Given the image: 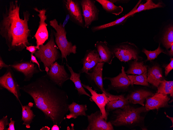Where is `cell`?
<instances>
[{"instance_id":"d4e9b609","label":"cell","mask_w":173,"mask_h":130,"mask_svg":"<svg viewBox=\"0 0 173 130\" xmlns=\"http://www.w3.org/2000/svg\"><path fill=\"white\" fill-rule=\"evenodd\" d=\"M86 105L79 104L75 102L69 104L68 106L70 113L66 115V118L68 119L72 118L75 119L79 116H86L85 112L87 110Z\"/></svg>"},{"instance_id":"4dcf8cb0","label":"cell","mask_w":173,"mask_h":130,"mask_svg":"<svg viewBox=\"0 0 173 130\" xmlns=\"http://www.w3.org/2000/svg\"><path fill=\"white\" fill-rule=\"evenodd\" d=\"M147 71L140 75H127L131 82V85H140L149 87V83L147 80Z\"/></svg>"},{"instance_id":"7c38bea8","label":"cell","mask_w":173,"mask_h":130,"mask_svg":"<svg viewBox=\"0 0 173 130\" xmlns=\"http://www.w3.org/2000/svg\"><path fill=\"white\" fill-rule=\"evenodd\" d=\"M87 118L88 125L85 130H114L111 122H107L102 117L100 110L88 115Z\"/></svg>"},{"instance_id":"8992f818","label":"cell","mask_w":173,"mask_h":130,"mask_svg":"<svg viewBox=\"0 0 173 130\" xmlns=\"http://www.w3.org/2000/svg\"><path fill=\"white\" fill-rule=\"evenodd\" d=\"M119 60L125 63L132 60H138L142 58L139 56V50L134 44L127 42L119 43L110 48Z\"/></svg>"},{"instance_id":"d6986e66","label":"cell","mask_w":173,"mask_h":130,"mask_svg":"<svg viewBox=\"0 0 173 130\" xmlns=\"http://www.w3.org/2000/svg\"><path fill=\"white\" fill-rule=\"evenodd\" d=\"M95 46L100 58L101 62L111 64L115 56L107 42L105 40L98 41L95 44Z\"/></svg>"},{"instance_id":"ee69618b","label":"cell","mask_w":173,"mask_h":130,"mask_svg":"<svg viewBox=\"0 0 173 130\" xmlns=\"http://www.w3.org/2000/svg\"><path fill=\"white\" fill-rule=\"evenodd\" d=\"M59 126L57 125L54 124L51 128V130H59Z\"/></svg>"},{"instance_id":"836d02e7","label":"cell","mask_w":173,"mask_h":130,"mask_svg":"<svg viewBox=\"0 0 173 130\" xmlns=\"http://www.w3.org/2000/svg\"><path fill=\"white\" fill-rule=\"evenodd\" d=\"M9 123L7 115L3 116L0 119V130H7L6 126Z\"/></svg>"},{"instance_id":"ab89813d","label":"cell","mask_w":173,"mask_h":130,"mask_svg":"<svg viewBox=\"0 0 173 130\" xmlns=\"http://www.w3.org/2000/svg\"><path fill=\"white\" fill-rule=\"evenodd\" d=\"M66 13V18L64 20L62 24V26L63 28H65V26L67 24L68 21L69 20H70V17L69 14L67 13Z\"/></svg>"},{"instance_id":"5bb4252c","label":"cell","mask_w":173,"mask_h":130,"mask_svg":"<svg viewBox=\"0 0 173 130\" xmlns=\"http://www.w3.org/2000/svg\"><path fill=\"white\" fill-rule=\"evenodd\" d=\"M10 65L12 68L23 74L25 81H30L34 74L41 71L37 69L35 64L31 61L21 60L16 61Z\"/></svg>"},{"instance_id":"e575fe53","label":"cell","mask_w":173,"mask_h":130,"mask_svg":"<svg viewBox=\"0 0 173 130\" xmlns=\"http://www.w3.org/2000/svg\"><path fill=\"white\" fill-rule=\"evenodd\" d=\"M170 63L165 68V75L167 77L170 72L173 69V58H171Z\"/></svg>"},{"instance_id":"cb8c5ba5","label":"cell","mask_w":173,"mask_h":130,"mask_svg":"<svg viewBox=\"0 0 173 130\" xmlns=\"http://www.w3.org/2000/svg\"><path fill=\"white\" fill-rule=\"evenodd\" d=\"M34 105L33 103L30 102L26 105L21 106L22 116L21 121H23V125H25L27 128H30V125L35 116L33 111L31 110V108Z\"/></svg>"},{"instance_id":"7402d4cb","label":"cell","mask_w":173,"mask_h":130,"mask_svg":"<svg viewBox=\"0 0 173 130\" xmlns=\"http://www.w3.org/2000/svg\"><path fill=\"white\" fill-rule=\"evenodd\" d=\"M164 79L162 69L159 65H155L148 67L147 80L149 83L157 88L161 81Z\"/></svg>"},{"instance_id":"30bf717a","label":"cell","mask_w":173,"mask_h":130,"mask_svg":"<svg viewBox=\"0 0 173 130\" xmlns=\"http://www.w3.org/2000/svg\"><path fill=\"white\" fill-rule=\"evenodd\" d=\"M46 74L51 81L62 88L64 83L70 79V77L64 65L59 64L56 61L51 65Z\"/></svg>"},{"instance_id":"ffe728a7","label":"cell","mask_w":173,"mask_h":130,"mask_svg":"<svg viewBox=\"0 0 173 130\" xmlns=\"http://www.w3.org/2000/svg\"><path fill=\"white\" fill-rule=\"evenodd\" d=\"M105 63H98L96 66L86 74L89 78L92 81L101 91L105 93L106 90L104 87L102 71Z\"/></svg>"},{"instance_id":"83f0119b","label":"cell","mask_w":173,"mask_h":130,"mask_svg":"<svg viewBox=\"0 0 173 130\" xmlns=\"http://www.w3.org/2000/svg\"><path fill=\"white\" fill-rule=\"evenodd\" d=\"M161 38V42L167 49L171 48L173 45V25L172 23L166 26L163 31Z\"/></svg>"},{"instance_id":"ac0fdd59","label":"cell","mask_w":173,"mask_h":130,"mask_svg":"<svg viewBox=\"0 0 173 130\" xmlns=\"http://www.w3.org/2000/svg\"><path fill=\"white\" fill-rule=\"evenodd\" d=\"M154 94L153 92L141 88L131 92L126 98L130 103L134 104H139L144 106L146 99L152 96Z\"/></svg>"},{"instance_id":"b9f144b4","label":"cell","mask_w":173,"mask_h":130,"mask_svg":"<svg viewBox=\"0 0 173 130\" xmlns=\"http://www.w3.org/2000/svg\"><path fill=\"white\" fill-rule=\"evenodd\" d=\"M166 54L169 55L171 57L173 56V45L171 47V49L170 51H168L167 52H166Z\"/></svg>"},{"instance_id":"1f68e13d","label":"cell","mask_w":173,"mask_h":130,"mask_svg":"<svg viewBox=\"0 0 173 130\" xmlns=\"http://www.w3.org/2000/svg\"><path fill=\"white\" fill-rule=\"evenodd\" d=\"M157 92L164 95L169 94L173 98V81H168L165 79L162 81L157 87Z\"/></svg>"},{"instance_id":"d6a6232c","label":"cell","mask_w":173,"mask_h":130,"mask_svg":"<svg viewBox=\"0 0 173 130\" xmlns=\"http://www.w3.org/2000/svg\"><path fill=\"white\" fill-rule=\"evenodd\" d=\"M142 52L144 53L147 57V60H151L157 58L161 53H163L166 54L165 52L160 46L159 44L157 48L153 51H148L145 48L143 49Z\"/></svg>"},{"instance_id":"4fadbf2b","label":"cell","mask_w":173,"mask_h":130,"mask_svg":"<svg viewBox=\"0 0 173 130\" xmlns=\"http://www.w3.org/2000/svg\"><path fill=\"white\" fill-rule=\"evenodd\" d=\"M170 99V98L168 95L157 92L153 96L146 99L145 106L148 112L154 110L158 111L161 108L172 107L173 105L168 104Z\"/></svg>"},{"instance_id":"7bdbcfd3","label":"cell","mask_w":173,"mask_h":130,"mask_svg":"<svg viewBox=\"0 0 173 130\" xmlns=\"http://www.w3.org/2000/svg\"><path fill=\"white\" fill-rule=\"evenodd\" d=\"M164 114L166 115V117L168 118L171 121L172 123V125L171 126H170V128L171 127H173V118L172 117H171L169 116L167 114L166 112L165 111L164 112Z\"/></svg>"},{"instance_id":"52a82bcc","label":"cell","mask_w":173,"mask_h":130,"mask_svg":"<svg viewBox=\"0 0 173 130\" xmlns=\"http://www.w3.org/2000/svg\"><path fill=\"white\" fill-rule=\"evenodd\" d=\"M6 89L13 94L21 106L23 105L19 99L21 95L20 87L11 67L6 68L5 73L0 77V89Z\"/></svg>"},{"instance_id":"6da1fadb","label":"cell","mask_w":173,"mask_h":130,"mask_svg":"<svg viewBox=\"0 0 173 130\" xmlns=\"http://www.w3.org/2000/svg\"><path fill=\"white\" fill-rule=\"evenodd\" d=\"M20 89L32 98L34 107L41 111L45 119L53 125L59 126L66 118L69 104L67 94L46 74L20 87Z\"/></svg>"},{"instance_id":"e0dca14e","label":"cell","mask_w":173,"mask_h":130,"mask_svg":"<svg viewBox=\"0 0 173 130\" xmlns=\"http://www.w3.org/2000/svg\"><path fill=\"white\" fill-rule=\"evenodd\" d=\"M82 61L83 66L79 71L80 73H87L98 63H101L100 58L96 50H87Z\"/></svg>"},{"instance_id":"9a60e30c","label":"cell","mask_w":173,"mask_h":130,"mask_svg":"<svg viewBox=\"0 0 173 130\" xmlns=\"http://www.w3.org/2000/svg\"><path fill=\"white\" fill-rule=\"evenodd\" d=\"M82 85L83 87L86 89L90 92L91 95L90 97V101L95 102L100 109L102 117L107 121L108 114L105 110V107L109 101L107 96L103 92L102 94L97 93L88 85L82 83Z\"/></svg>"},{"instance_id":"f1b7e54d","label":"cell","mask_w":173,"mask_h":130,"mask_svg":"<svg viewBox=\"0 0 173 130\" xmlns=\"http://www.w3.org/2000/svg\"><path fill=\"white\" fill-rule=\"evenodd\" d=\"M147 66L144 64L143 61L134 60L131 62L125 72L127 74L140 75L147 71Z\"/></svg>"},{"instance_id":"603a6c76","label":"cell","mask_w":173,"mask_h":130,"mask_svg":"<svg viewBox=\"0 0 173 130\" xmlns=\"http://www.w3.org/2000/svg\"><path fill=\"white\" fill-rule=\"evenodd\" d=\"M141 2L140 1H139L131 11L122 17L114 21L107 23L92 26L91 29L92 31L93 32H95L115 25L122 24V23L125 21L129 17L134 14V12L136 9Z\"/></svg>"},{"instance_id":"4316f807","label":"cell","mask_w":173,"mask_h":130,"mask_svg":"<svg viewBox=\"0 0 173 130\" xmlns=\"http://www.w3.org/2000/svg\"><path fill=\"white\" fill-rule=\"evenodd\" d=\"M102 6L107 13L116 16L119 15L123 11V8L121 6L115 5L110 0H96Z\"/></svg>"},{"instance_id":"60d3db41","label":"cell","mask_w":173,"mask_h":130,"mask_svg":"<svg viewBox=\"0 0 173 130\" xmlns=\"http://www.w3.org/2000/svg\"><path fill=\"white\" fill-rule=\"evenodd\" d=\"M111 2L116 4L119 3H126L128 2L129 0H110Z\"/></svg>"},{"instance_id":"5b68a950","label":"cell","mask_w":173,"mask_h":130,"mask_svg":"<svg viewBox=\"0 0 173 130\" xmlns=\"http://www.w3.org/2000/svg\"><path fill=\"white\" fill-rule=\"evenodd\" d=\"M49 23L56 31V32L54 31L55 41L61 52L62 58V60L65 58L67 61V56L71 53H76L77 47L67 40L65 28L62 27L61 23L59 24L56 19H54L51 20Z\"/></svg>"},{"instance_id":"8fae6325","label":"cell","mask_w":173,"mask_h":130,"mask_svg":"<svg viewBox=\"0 0 173 130\" xmlns=\"http://www.w3.org/2000/svg\"><path fill=\"white\" fill-rule=\"evenodd\" d=\"M34 9L39 13L37 16L40 18L38 28L34 36L36 40V46L38 50L40 46L43 45L48 37L47 27V25L45 22L47 19V16L45 15L46 10L44 9L39 10L36 7L34 8Z\"/></svg>"},{"instance_id":"277c9868","label":"cell","mask_w":173,"mask_h":130,"mask_svg":"<svg viewBox=\"0 0 173 130\" xmlns=\"http://www.w3.org/2000/svg\"><path fill=\"white\" fill-rule=\"evenodd\" d=\"M54 31L51 30L49 40L45 45L40 46L39 49L34 54L36 58L42 62L47 73L51 65L61 57L54 40Z\"/></svg>"},{"instance_id":"484cf974","label":"cell","mask_w":173,"mask_h":130,"mask_svg":"<svg viewBox=\"0 0 173 130\" xmlns=\"http://www.w3.org/2000/svg\"><path fill=\"white\" fill-rule=\"evenodd\" d=\"M66 65L71 74L70 79L74 83L75 88L77 90L78 94L79 95H85L90 97L91 96L85 91L82 85L80 79L81 73L75 72L72 67L67 63Z\"/></svg>"},{"instance_id":"d590c367","label":"cell","mask_w":173,"mask_h":130,"mask_svg":"<svg viewBox=\"0 0 173 130\" xmlns=\"http://www.w3.org/2000/svg\"><path fill=\"white\" fill-rule=\"evenodd\" d=\"M26 49L30 51L31 53L34 54L38 50L37 46L33 45H30L26 46Z\"/></svg>"},{"instance_id":"2e32d148","label":"cell","mask_w":173,"mask_h":130,"mask_svg":"<svg viewBox=\"0 0 173 130\" xmlns=\"http://www.w3.org/2000/svg\"><path fill=\"white\" fill-rule=\"evenodd\" d=\"M104 80H108L110 81V87L117 91H126L131 85L129 79L125 70V67L122 66L121 72L114 77H105Z\"/></svg>"},{"instance_id":"ba28073f","label":"cell","mask_w":173,"mask_h":130,"mask_svg":"<svg viewBox=\"0 0 173 130\" xmlns=\"http://www.w3.org/2000/svg\"><path fill=\"white\" fill-rule=\"evenodd\" d=\"M64 9L70 17V20L83 28H85L84 23L80 1L64 0Z\"/></svg>"},{"instance_id":"f546056e","label":"cell","mask_w":173,"mask_h":130,"mask_svg":"<svg viewBox=\"0 0 173 130\" xmlns=\"http://www.w3.org/2000/svg\"><path fill=\"white\" fill-rule=\"evenodd\" d=\"M165 4L162 1H159L157 3L152 0H147L144 4H140L134 12V14L144 10H149L156 8H163L165 7Z\"/></svg>"},{"instance_id":"3957f363","label":"cell","mask_w":173,"mask_h":130,"mask_svg":"<svg viewBox=\"0 0 173 130\" xmlns=\"http://www.w3.org/2000/svg\"><path fill=\"white\" fill-rule=\"evenodd\" d=\"M148 112L145 106L135 107L129 104L117 108L113 112V118L111 121L116 127H139L142 130H148L145 126L146 115Z\"/></svg>"},{"instance_id":"44dd1931","label":"cell","mask_w":173,"mask_h":130,"mask_svg":"<svg viewBox=\"0 0 173 130\" xmlns=\"http://www.w3.org/2000/svg\"><path fill=\"white\" fill-rule=\"evenodd\" d=\"M105 93L109 100L106 106L107 111L114 110L130 103L129 100L124 95H114L111 94L106 91Z\"/></svg>"},{"instance_id":"74e56055","label":"cell","mask_w":173,"mask_h":130,"mask_svg":"<svg viewBox=\"0 0 173 130\" xmlns=\"http://www.w3.org/2000/svg\"><path fill=\"white\" fill-rule=\"evenodd\" d=\"M10 122L8 124L9 127L7 130H15V123L16 121L13 120L12 118L10 119Z\"/></svg>"},{"instance_id":"8d00e7d4","label":"cell","mask_w":173,"mask_h":130,"mask_svg":"<svg viewBox=\"0 0 173 130\" xmlns=\"http://www.w3.org/2000/svg\"><path fill=\"white\" fill-rule=\"evenodd\" d=\"M31 58L30 61L33 63H35L37 65L38 67L39 68V70L41 71H44L42 70L40 68V64L39 62L37 61L36 57H35L34 56L33 54L31 53Z\"/></svg>"},{"instance_id":"f35d334b","label":"cell","mask_w":173,"mask_h":130,"mask_svg":"<svg viewBox=\"0 0 173 130\" xmlns=\"http://www.w3.org/2000/svg\"><path fill=\"white\" fill-rule=\"evenodd\" d=\"M10 67V65H7L5 63L3 60L2 57H0V69L3 68H8Z\"/></svg>"},{"instance_id":"9c48e42d","label":"cell","mask_w":173,"mask_h":130,"mask_svg":"<svg viewBox=\"0 0 173 130\" xmlns=\"http://www.w3.org/2000/svg\"><path fill=\"white\" fill-rule=\"evenodd\" d=\"M95 0H81V6L85 28L88 29L92 23L99 19V10L95 4Z\"/></svg>"},{"instance_id":"7a4b0ae2","label":"cell","mask_w":173,"mask_h":130,"mask_svg":"<svg viewBox=\"0 0 173 130\" xmlns=\"http://www.w3.org/2000/svg\"><path fill=\"white\" fill-rule=\"evenodd\" d=\"M20 6L17 0L10 1L9 7L6 6L0 22V34L10 51H21L26 46L32 45L28 39L31 36L28 25L30 13L27 10L24 11V19L21 18Z\"/></svg>"}]
</instances>
